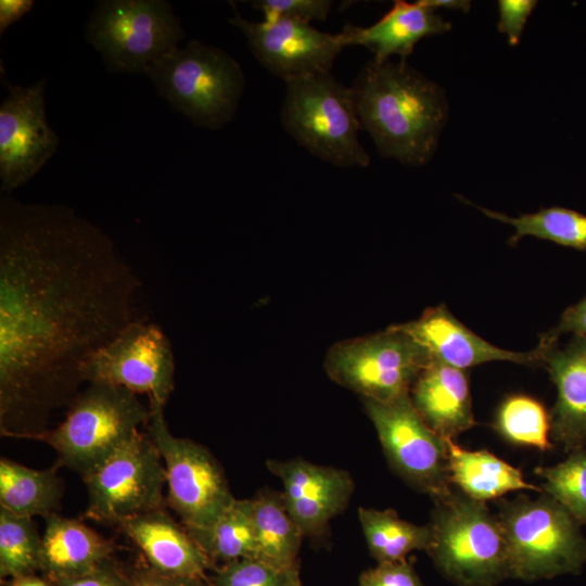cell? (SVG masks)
<instances>
[{"label":"cell","mask_w":586,"mask_h":586,"mask_svg":"<svg viewBox=\"0 0 586 586\" xmlns=\"http://www.w3.org/2000/svg\"><path fill=\"white\" fill-rule=\"evenodd\" d=\"M141 281L111 237L64 204L0 198V432L48 429L82 368L137 317Z\"/></svg>","instance_id":"cell-1"},{"label":"cell","mask_w":586,"mask_h":586,"mask_svg":"<svg viewBox=\"0 0 586 586\" xmlns=\"http://www.w3.org/2000/svg\"><path fill=\"white\" fill-rule=\"evenodd\" d=\"M361 128L378 152L423 166L437 148L448 118L444 90L406 61H368L351 87Z\"/></svg>","instance_id":"cell-2"},{"label":"cell","mask_w":586,"mask_h":586,"mask_svg":"<svg viewBox=\"0 0 586 586\" xmlns=\"http://www.w3.org/2000/svg\"><path fill=\"white\" fill-rule=\"evenodd\" d=\"M434 501L425 551L438 572L457 586H496L510 578L505 535L486 504L454 492Z\"/></svg>","instance_id":"cell-3"},{"label":"cell","mask_w":586,"mask_h":586,"mask_svg":"<svg viewBox=\"0 0 586 586\" xmlns=\"http://www.w3.org/2000/svg\"><path fill=\"white\" fill-rule=\"evenodd\" d=\"M143 73L173 110L209 129L232 122L245 84L240 64L230 54L198 39L167 52Z\"/></svg>","instance_id":"cell-4"},{"label":"cell","mask_w":586,"mask_h":586,"mask_svg":"<svg viewBox=\"0 0 586 586\" xmlns=\"http://www.w3.org/2000/svg\"><path fill=\"white\" fill-rule=\"evenodd\" d=\"M497 518L507 543L510 578L534 582L582 572L586 564L582 524L550 496L504 500Z\"/></svg>","instance_id":"cell-5"},{"label":"cell","mask_w":586,"mask_h":586,"mask_svg":"<svg viewBox=\"0 0 586 586\" xmlns=\"http://www.w3.org/2000/svg\"><path fill=\"white\" fill-rule=\"evenodd\" d=\"M150 416V406L138 394L122 386L89 383L58 426L26 440L48 444L61 464L84 475L136 436Z\"/></svg>","instance_id":"cell-6"},{"label":"cell","mask_w":586,"mask_h":586,"mask_svg":"<svg viewBox=\"0 0 586 586\" xmlns=\"http://www.w3.org/2000/svg\"><path fill=\"white\" fill-rule=\"evenodd\" d=\"M280 118L284 130L316 157L342 168L367 167L352 88L331 73L285 82Z\"/></svg>","instance_id":"cell-7"},{"label":"cell","mask_w":586,"mask_h":586,"mask_svg":"<svg viewBox=\"0 0 586 586\" xmlns=\"http://www.w3.org/2000/svg\"><path fill=\"white\" fill-rule=\"evenodd\" d=\"M184 31L164 0L98 2L86 27V39L113 73H141L178 48Z\"/></svg>","instance_id":"cell-8"},{"label":"cell","mask_w":586,"mask_h":586,"mask_svg":"<svg viewBox=\"0 0 586 586\" xmlns=\"http://www.w3.org/2000/svg\"><path fill=\"white\" fill-rule=\"evenodd\" d=\"M150 410L146 434L165 466L166 502L188 532L207 531L237 499L224 470L203 445L170 432L164 407Z\"/></svg>","instance_id":"cell-9"},{"label":"cell","mask_w":586,"mask_h":586,"mask_svg":"<svg viewBox=\"0 0 586 586\" xmlns=\"http://www.w3.org/2000/svg\"><path fill=\"white\" fill-rule=\"evenodd\" d=\"M432 360L428 351L397 324L384 331L335 343L324 368L337 384L362 399L388 402L409 394Z\"/></svg>","instance_id":"cell-10"},{"label":"cell","mask_w":586,"mask_h":586,"mask_svg":"<svg viewBox=\"0 0 586 586\" xmlns=\"http://www.w3.org/2000/svg\"><path fill=\"white\" fill-rule=\"evenodd\" d=\"M88 492L85 518L118 525L163 508L166 471L149 435L141 431L81 475Z\"/></svg>","instance_id":"cell-11"},{"label":"cell","mask_w":586,"mask_h":586,"mask_svg":"<svg viewBox=\"0 0 586 586\" xmlns=\"http://www.w3.org/2000/svg\"><path fill=\"white\" fill-rule=\"evenodd\" d=\"M362 402L392 469L434 500L449 495L446 441L423 421L409 394L388 402Z\"/></svg>","instance_id":"cell-12"},{"label":"cell","mask_w":586,"mask_h":586,"mask_svg":"<svg viewBox=\"0 0 586 586\" xmlns=\"http://www.w3.org/2000/svg\"><path fill=\"white\" fill-rule=\"evenodd\" d=\"M87 383H105L148 396L149 406H166L175 386V356L163 329L138 319L84 365Z\"/></svg>","instance_id":"cell-13"},{"label":"cell","mask_w":586,"mask_h":586,"mask_svg":"<svg viewBox=\"0 0 586 586\" xmlns=\"http://www.w3.org/2000/svg\"><path fill=\"white\" fill-rule=\"evenodd\" d=\"M46 84V78L29 87L3 80L8 88L0 105V180L4 194L30 180L59 145L58 135L47 122Z\"/></svg>","instance_id":"cell-14"},{"label":"cell","mask_w":586,"mask_h":586,"mask_svg":"<svg viewBox=\"0 0 586 586\" xmlns=\"http://www.w3.org/2000/svg\"><path fill=\"white\" fill-rule=\"evenodd\" d=\"M229 23L243 33L263 67L284 82L329 73L344 49L337 34L320 31L303 22L286 18L254 22L234 9Z\"/></svg>","instance_id":"cell-15"},{"label":"cell","mask_w":586,"mask_h":586,"mask_svg":"<svg viewBox=\"0 0 586 586\" xmlns=\"http://www.w3.org/2000/svg\"><path fill=\"white\" fill-rule=\"evenodd\" d=\"M268 470L280 479L284 507L304 537L319 539L343 512L354 492L348 472L302 458L270 459Z\"/></svg>","instance_id":"cell-16"},{"label":"cell","mask_w":586,"mask_h":586,"mask_svg":"<svg viewBox=\"0 0 586 586\" xmlns=\"http://www.w3.org/2000/svg\"><path fill=\"white\" fill-rule=\"evenodd\" d=\"M397 326L420 343L432 359L458 369L466 370L491 361H510L527 367L544 365L542 343L528 352L500 348L461 323L444 304L428 308L418 319Z\"/></svg>","instance_id":"cell-17"},{"label":"cell","mask_w":586,"mask_h":586,"mask_svg":"<svg viewBox=\"0 0 586 586\" xmlns=\"http://www.w3.org/2000/svg\"><path fill=\"white\" fill-rule=\"evenodd\" d=\"M544 365L557 390L549 413L551 441L564 451L586 448V337L572 335L563 346L540 337Z\"/></svg>","instance_id":"cell-18"},{"label":"cell","mask_w":586,"mask_h":586,"mask_svg":"<svg viewBox=\"0 0 586 586\" xmlns=\"http://www.w3.org/2000/svg\"><path fill=\"white\" fill-rule=\"evenodd\" d=\"M141 550L146 564L164 574L207 577L214 563L163 508L131 517L118 524Z\"/></svg>","instance_id":"cell-19"},{"label":"cell","mask_w":586,"mask_h":586,"mask_svg":"<svg viewBox=\"0 0 586 586\" xmlns=\"http://www.w3.org/2000/svg\"><path fill=\"white\" fill-rule=\"evenodd\" d=\"M450 29L451 24L422 0L413 3L397 0L374 24L368 27L347 24L337 36L344 48L362 46L377 62H386L392 55L406 61L421 39Z\"/></svg>","instance_id":"cell-20"},{"label":"cell","mask_w":586,"mask_h":586,"mask_svg":"<svg viewBox=\"0 0 586 586\" xmlns=\"http://www.w3.org/2000/svg\"><path fill=\"white\" fill-rule=\"evenodd\" d=\"M409 396L423 421L444 440H455L475 425L466 370L432 359Z\"/></svg>","instance_id":"cell-21"},{"label":"cell","mask_w":586,"mask_h":586,"mask_svg":"<svg viewBox=\"0 0 586 586\" xmlns=\"http://www.w3.org/2000/svg\"><path fill=\"white\" fill-rule=\"evenodd\" d=\"M112 546L84 522L53 513L41 536L40 569L54 581L72 578L110 560Z\"/></svg>","instance_id":"cell-22"},{"label":"cell","mask_w":586,"mask_h":586,"mask_svg":"<svg viewBox=\"0 0 586 586\" xmlns=\"http://www.w3.org/2000/svg\"><path fill=\"white\" fill-rule=\"evenodd\" d=\"M448 472L451 484L466 496L485 502L521 489L542 493V488L527 483L522 472L486 449L469 450L455 440H445Z\"/></svg>","instance_id":"cell-23"},{"label":"cell","mask_w":586,"mask_h":586,"mask_svg":"<svg viewBox=\"0 0 586 586\" xmlns=\"http://www.w3.org/2000/svg\"><path fill=\"white\" fill-rule=\"evenodd\" d=\"M60 462L36 470L8 458L0 460V507L24 517L56 513L63 494Z\"/></svg>","instance_id":"cell-24"},{"label":"cell","mask_w":586,"mask_h":586,"mask_svg":"<svg viewBox=\"0 0 586 586\" xmlns=\"http://www.w3.org/2000/svg\"><path fill=\"white\" fill-rule=\"evenodd\" d=\"M252 501L256 558L282 570L298 571L297 555L304 536L288 513L281 493L264 488Z\"/></svg>","instance_id":"cell-25"},{"label":"cell","mask_w":586,"mask_h":586,"mask_svg":"<svg viewBox=\"0 0 586 586\" xmlns=\"http://www.w3.org/2000/svg\"><path fill=\"white\" fill-rule=\"evenodd\" d=\"M358 519L371 556L381 562L407 560L415 550H426L431 532L429 525L403 520L391 509L358 508Z\"/></svg>","instance_id":"cell-26"},{"label":"cell","mask_w":586,"mask_h":586,"mask_svg":"<svg viewBox=\"0 0 586 586\" xmlns=\"http://www.w3.org/2000/svg\"><path fill=\"white\" fill-rule=\"evenodd\" d=\"M215 564L256 558V530L252 499H235L207 531L189 532Z\"/></svg>","instance_id":"cell-27"},{"label":"cell","mask_w":586,"mask_h":586,"mask_svg":"<svg viewBox=\"0 0 586 586\" xmlns=\"http://www.w3.org/2000/svg\"><path fill=\"white\" fill-rule=\"evenodd\" d=\"M477 207L487 217L514 228L509 244L515 245L522 238L535 237L575 250H586V215L573 209L551 206L535 213L510 217L480 205Z\"/></svg>","instance_id":"cell-28"},{"label":"cell","mask_w":586,"mask_h":586,"mask_svg":"<svg viewBox=\"0 0 586 586\" xmlns=\"http://www.w3.org/2000/svg\"><path fill=\"white\" fill-rule=\"evenodd\" d=\"M494 429L502 438L515 445L542 451L553 448L549 413L539 400L527 395L506 397L496 411Z\"/></svg>","instance_id":"cell-29"},{"label":"cell","mask_w":586,"mask_h":586,"mask_svg":"<svg viewBox=\"0 0 586 586\" xmlns=\"http://www.w3.org/2000/svg\"><path fill=\"white\" fill-rule=\"evenodd\" d=\"M41 536L33 518L0 507V574L14 577L40 569Z\"/></svg>","instance_id":"cell-30"},{"label":"cell","mask_w":586,"mask_h":586,"mask_svg":"<svg viewBox=\"0 0 586 586\" xmlns=\"http://www.w3.org/2000/svg\"><path fill=\"white\" fill-rule=\"evenodd\" d=\"M544 480L542 493L563 506L575 520L586 525V448L569 453L561 462L537 468Z\"/></svg>","instance_id":"cell-31"},{"label":"cell","mask_w":586,"mask_h":586,"mask_svg":"<svg viewBox=\"0 0 586 586\" xmlns=\"http://www.w3.org/2000/svg\"><path fill=\"white\" fill-rule=\"evenodd\" d=\"M209 581L213 586H302L298 571L282 570L257 558L221 564Z\"/></svg>","instance_id":"cell-32"},{"label":"cell","mask_w":586,"mask_h":586,"mask_svg":"<svg viewBox=\"0 0 586 586\" xmlns=\"http://www.w3.org/2000/svg\"><path fill=\"white\" fill-rule=\"evenodd\" d=\"M254 9L260 11L264 20H293L310 24L311 21L327 20L332 1L330 0H256L251 1Z\"/></svg>","instance_id":"cell-33"},{"label":"cell","mask_w":586,"mask_h":586,"mask_svg":"<svg viewBox=\"0 0 586 586\" xmlns=\"http://www.w3.org/2000/svg\"><path fill=\"white\" fill-rule=\"evenodd\" d=\"M356 586H424L407 561L381 562L364 571Z\"/></svg>","instance_id":"cell-34"},{"label":"cell","mask_w":586,"mask_h":586,"mask_svg":"<svg viewBox=\"0 0 586 586\" xmlns=\"http://www.w3.org/2000/svg\"><path fill=\"white\" fill-rule=\"evenodd\" d=\"M536 5L537 1L535 0L498 1V30L507 35L510 46L519 44L526 22Z\"/></svg>","instance_id":"cell-35"},{"label":"cell","mask_w":586,"mask_h":586,"mask_svg":"<svg viewBox=\"0 0 586 586\" xmlns=\"http://www.w3.org/2000/svg\"><path fill=\"white\" fill-rule=\"evenodd\" d=\"M130 578L133 586H213L209 577L164 574L148 564L137 568Z\"/></svg>","instance_id":"cell-36"},{"label":"cell","mask_w":586,"mask_h":586,"mask_svg":"<svg viewBox=\"0 0 586 586\" xmlns=\"http://www.w3.org/2000/svg\"><path fill=\"white\" fill-rule=\"evenodd\" d=\"M56 584L58 586H133L131 578H127L110 560L90 573L62 579Z\"/></svg>","instance_id":"cell-37"},{"label":"cell","mask_w":586,"mask_h":586,"mask_svg":"<svg viewBox=\"0 0 586 586\" xmlns=\"http://www.w3.org/2000/svg\"><path fill=\"white\" fill-rule=\"evenodd\" d=\"M562 334L586 337V296L566 308L557 326L542 336L549 341H558Z\"/></svg>","instance_id":"cell-38"},{"label":"cell","mask_w":586,"mask_h":586,"mask_svg":"<svg viewBox=\"0 0 586 586\" xmlns=\"http://www.w3.org/2000/svg\"><path fill=\"white\" fill-rule=\"evenodd\" d=\"M33 4L31 0H1L0 33L2 34L11 24L30 11Z\"/></svg>","instance_id":"cell-39"},{"label":"cell","mask_w":586,"mask_h":586,"mask_svg":"<svg viewBox=\"0 0 586 586\" xmlns=\"http://www.w3.org/2000/svg\"><path fill=\"white\" fill-rule=\"evenodd\" d=\"M423 3L434 11L437 9L460 10L468 13L471 8V1L467 0H422Z\"/></svg>","instance_id":"cell-40"},{"label":"cell","mask_w":586,"mask_h":586,"mask_svg":"<svg viewBox=\"0 0 586 586\" xmlns=\"http://www.w3.org/2000/svg\"><path fill=\"white\" fill-rule=\"evenodd\" d=\"M9 586H53L50 582L36 576L34 573L11 577Z\"/></svg>","instance_id":"cell-41"}]
</instances>
